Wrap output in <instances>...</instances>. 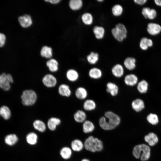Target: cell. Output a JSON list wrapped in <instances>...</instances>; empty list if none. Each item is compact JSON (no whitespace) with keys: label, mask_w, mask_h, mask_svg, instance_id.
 <instances>
[{"label":"cell","mask_w":161,"mask_h":161,"mask_svg":"<svg viewBox=\"0 0 161 161\" xmlns=\"http://www.w3.org/2000/svg\"><path fill=\"white\" fill-rule=\"evenodd\" d=\"M71 148L75 152H79L84 147V143L80 140L75 139L72 141L71 143Z\"/></svg>","instance_id":"obj_21"},{"label":"cell","mask_w":161,"mask_h":161,"mask_svg":"<svg viewBox=\"0 0 161 161\" xmlns=\"http://www.w3.org/2000/svg\"><path fill=\"white\" fill-rule=\"evenodd\" d=\"M84 145L86 149L93 152L100 151L103 148L102 142L92 136L89 137L86 139Z\"/></svg>","instance_id":"obj_2"},{"label":"cell","mask_w":161,"mask_h":161,"mask_svg":"<svg viewBox=\"0 0 161 161\" xmlns=\"http://www.w3.org/2000/svg\"><path fill=\"white\" fill-rule=\"evenodd\" d=\"M75 95L76 97L80 100L85 99L88 96V92L86 89L82 86L79 87L75 90Z\"/></svg>","instance_id":"obj_17"},{"label":"cell","mask_w":161,"mask_h":161,"mask_svg":"<svg viewBox=\"0 0 161 161\" xmlns=\"http://www.w3.org/2000/svg\"><path fill=\"white\" fill-rule=\"evenodd\" d=\"M106 92L112 96L114 97L118 94L119 88L118 86L115 83L109 82L106 83Z\"/></svg>","instance_id":"obj_8"},{"label":"cell","mask_w":161,"mask_h":161,"mask_svg":"<svg viewBox=\"0 0 161 161\" xmlns=\"http://www.w3.org/2000/svg\"><path fill=\"white\" fill-rule=\"evenodd\" d=\"M58 92L61 95L67 97H69L71 94V91L69 86L65 84H62L59 86Z\"/></svg>","instance_id":"obj_20"},{"label":"cell","mask_w":161,"mask_h":161,"mask_svg":"<svg viewBox=\"0 0 161 161\" xmlns=\"http://www.w3.org/2000/svg\"><path fill=\"white\" fill-rule=\"evenodd\" d=\"M131 106L134 111L139 112L141 111L144 108L145 104L143 100L140 98H137L132 101Z\"/></svg>","instance_id":"obj_14"},{"label":"cell","mask_w":161,"mask_h":161,"mask_svg":"<svg viewBox=\"0 0 161 161\" xmlns=\"http://www.w3.org/2000/svg\"><path fill=\"white\" fill-rule=\"evenodd\" d=\"M66 76L67 79L71 82L77 81L79 77V74L78 72L73 69H69L66 72Z\"/></svg>","instance_id":"obj_27"},{"label":"cell","mask_w":161,"mask_h":161,"mask_svg":"<svg viewBox=\"0 0 161 161\" xmlns=\"http://www.w3.org/2000/svg\"><path fill=\"white\" fill-rule=\"evenodd\" d=\"M148 121L153 125H156L159 122V119L157 115L155 114L151 113L147 117Z\"/></svg>","instance_id":"obj_39"},{"label":"cell","mask_w":161,"mask_h":161,"mask_svg":"<svg viewBox=\"0 0 161 161\" xmlns=\"http://www.w3.org/2000/svg\"><path fill=\"white\" fill-rule=\"evenodd\" d=\"M46 65L49 70L52 72H56L58 69V63L54 59H51L47 62Z\"/></svg>","instance_id":"obj_30"},{"label":"cell","mask_w":161,"mask_h":161,"mask_svg":"<svg viewBox=\"0 0 161 161\" xmlns=\"http://www.w3.org/2000/svg\"><path fill=\"white\" fill-rule=\"evenodd\" d=\"M142 13L145 18L152 20L156 17L157 12L154 9H151L148 7H145L143 8Z\"/></svg>","instance_id":"obj_9"},{"label":"cell","mask_w":161,"mask_h":161,"mask_svg":"<svg viewBox=\"0 0 161 161\" xmlns=\"http://www.w3.org/2000/svg\"><path fill=\"white\" fill-rule=\"evenodd\" d=\"M112 34L118 41H122L127 37V30L125 26L123 24L119 23L111 30Z\"/></svg>","instance_id":"obj_5"},{"label":"cell","mask_w":161,"mask_h":161,"mask_svg":"<svg viewBox=\"0 0 161 161\" xmlns=\"http://www.w3.org/2000/svg\"><path fill=\"white\" fill-rule=\"evenodd\" d=\"M61 123L60 119L56 117H51L49 118L47 122V126L48 129L51 131L56 130L57 127Z\"/></svg>","instance_id":"obj_13"},{"label":"cell","mask_w":161,"mask_h":161,"mask_svg":"<svg viewBox=\"0 0 161 161\" xmlns=\"http://www.w3.org/2000/svg\"><path fill=\"white\" fill-rule=\"evenodd\" d=\"M120 122L121 119L118 115L109 111L105 113L104 116L100 118L99 123L102 129L108 131L114 129L120 124Z\"/></svg>","instance_id":"obj_1"},{"label":"cell","mask_w":161,"mask_h":161,"mask_svg":"<svg viewBox=\"0 0 161 161\" xmlns=\"http://www.w3.org/2000/svg\"><path fill=\"white\" fill-rule=\"evenodd\" d=\"M38 137L37 134L33 132L28 133L26 137V140L27 143L31 145H36L38 141Z\"/></svg>","instance_id":"obj_23"},{"label":"cell","mask_w":161,"mask_h":161,"mask_svg":"<svg viewBox=\"0 0 161 161\" xmlns=\"http://www.w3.org/2000/svg\"><path fill=\"white\" fill-rule=\"evenodd\" d=\"M99 55L98 53L91 52L86 57L88 62L91 65L95 64L99 60Z\"/></svg>","instance_id":"obj_33"},{"label":"cell","mask_w":161,"mask_h":161,"mask_svg":"<svg viewBox=\"0 0 161 161\" xmlns=\"http://www.w3.org/2000/svg\"><path fill=\"white\" fill-rule=\"evenodd\" d=\"M22 104L26 106L33 105L37 99V95L34 90L26 89L24 90L21 96Z\"/></svg>","instance_id":"obj_4"},{"label":"cell","mask_w":161,"mask_h":161,"mask_svg":"<svg viewBox=\"0 0 161 161\" xmlns=\"http://www.w3.org/2000/svg\"><path fill=\"white\" fill-rule=\"evenodd\" d=\"M138 81L137 76L134 74H129L126 75L124 77V81L127 86H132L136 85Z\"/></svg>","instance_id":"obj_10"},{"label":"cell","mask_w":161,"mask_h":161,"mask_svg":"<svg viewBox=\"0 0 161 161\" xmlns=\"http://www.w3.org/2000/svg\"><path fill=\"white\" fill-rule=\"evenodd\" d=\"M44 85L48 88H52L55 86L57 83L56 78L51 74H47L45 75L42 79Z\"/></svg>","instance_id":"obj_6"},{"label":"cell","mask_w":161,"mask_h":161,"mask_svg":"<svg viewBox=\"0 0 161 161\" xmlns=\"http://www.w3.org/2000/svg\"><path fill=\"white\" fill-rule=\"evenodd\" d=\"M83 123V130L84 133H89L92 132L94 130V124L90 120H86Z\"/></svg>","instance_id":"obj_28"},{"label":"cell","mask_w":161,"mask_h":161,"mask_svg":"<svg viewBox=\"0 0 161 161\" xmlns=\"http://www.w3.org/2000/svg\"><path fill=\"white\" fill-rule=\"evenodd\" d=\"M136 60L132 57H128L124 60L123 64L126 68L129 70L134 69L136 66Z\"/></svg>","instance_id":"obj_22"},{"label":"cell","mask_w":161,"mask_h":161,"mask_svg":"<svg viewBox=\"0 0 161 161\" xmlns=\"http://www.w3.org/2000/svg\"><path fill=\"white\" fill-rule=\"evenodd\" d=\"M60 154L62 158L65 160L70 159L72 154V150L67 146L62 147L60 150Z\"/></svg>","instance_id":"obj_26"},{"label":"cell","mask_w":161,"mask_h":161,"mask_svg":"<svg viewBox=\"0 0 161 161\" xmlns=\"http://www.w3.org/2000/svg\"><path fill=\"white\" fill-rule=\"evenodd\" d=\"M112 75L117 78L122 77L124 74V69L123 66L119 64L114 65L111 69Z\"/></svg>","instance_id":"obj_11"},{"label":"cell","mask_w":161,"mask_h":161,"mask_svg":"<svg viewBox=\"0 0 161 161\" xmlns=\"http://www.w3.org/2000/svg\"><path fill=\"white\" fill-rule=\"evenodd\" d=\"M144 140L146 142L148 143L151 146L155 145L158 141V139L157 135L154 133L151 132L144 137Z\"/></svg>","instance_id":"obj_24"},{"label":"cell","mask_w":161,"mask_h":161,"mask_svg":"<svg viewBox=\"0 0 161 161\" xmlns=\"http://www.w3.org/2000/svg\"><path fill=\"white\" fill-rule=\"evenodd\" d=\"M93 31L96 38L98 39L103 38L104 36L105 30L102 26H95L93 29Z\"/></svg>","instance_id":"obj_29"},{"label":"cell","mask_w":161,"mask_h":161,"mask_svg":"<svg viewBox=\"0 0 161 161\" xmlns=\"http://www.w3.org/2000/svg\"><path fill=\"white\" fill-rule=\"evenodd\" d=\"M6 38L3 33H0V47H2L4 44Z\"/></svg>","instance_id":"obj_41"},{"label":"cell","mask_w":161,"mask_h":161,"mask_svg":"<svg viewBox=\"0 0 161 161\" xmlns=\"http://www.w3.org/2000/svg\"><path fill=\"white\" fill-rule=\"evenodd\" d=\"M154 2L157 5L161 6V0H155Z\"/></svg>","instance_id":"obj_44"},{"label":"cell","mask_w":161,"mask_h":161,"mask_svg":"<svg viewBox=\"0 0 161 161\" xmlns=\"http://www.w3.org/2000/svg\"><path fill=\"white\" fill-rule=\"evenodd\" d=\"M147 30L150 35H155L159 34L161 32V26L156 23H149L147 25Z\"/></svg>","instance_id":"obj_7"},{"label":"cell","mask_w":161,"mask_h":161,"mask_svg":"<svg viewBox=\"0 0 161 161\" xmlns=\"http://www.w3.org/2000/svg\"><path fill=\"white\" fill-rule=\"evenodd\" d=\"M10 83L7 74L3 73L0 75V87L4 91H8L10 88Z\"/></svg>","instance_id":"obj_12"},{"label":"cell","mask_w":161,"mask_h":161,"mask_svg":"<svg viewBox=\"0 0 161 161\" xmlns=\"http://www.w3.org/2000/svg\"><path fill=\"white\" fill-rule=\"evenodd\" d=\"M32 125L34 129L39 132H44L46 129V125L43 121L41 120H35L33 122Z\"/></svg>","instance_id":"obj_25"},{"label":"cell","mask_w":161,"mask_h":161,"mask_svg":"<svg viewBox=\"0 0 161 161\" xmlns=\"http://www.w3.org/2000/svg\"><path fill=\"white\" fill-rule=\"evenodd\" d=\"M148 83L145 80H142L137 83V89L138 91L141 93H145L148 91Z\"/></svg>","instance_id":"obj_31"},{"label":"cell","mask_w":161,"mask_h":161,"mask_svg":"<svg viewBox=\"0 0 161 161\" xmlns=\"http://www.w3.org/2000/svg\"><path fill=\"white\" fill-rule=\"evenodd\" d=\"M46 1H48L53 4H56L58 3L60 0H45Z\"/></svg>","instance_id":"obj_43"},{"label":"cell","mask_w":161,"mask_h":161,"mask_svg":"<svg viewBox=\"0 0 161 161\" xmlns=\"http://www.w3.org/2000/svg\"><path fill=\"white\" fill-rule=\"evenodd\" d=\"M97 1H99V2H102V1H103V0H97Z\"/></svg>","instance_id":"obj_46"},{"label":"cell","mask_w":161,"mask_h":161,"mask_svg":"<svg viewBox=\"0 0 161 161\" xmlns=\"http://www.w3.org/2000/svg\"><path fill=\"white\" fill-rule=\"evenodd\" d=\"M81 20L83 23L86 25H90L93 22V17L92 15L89 13H85L81 16Z\"/></svg>","instance_id":"obj_35"},{"label":"cell","mask_w":161,"mask_h":161,"mask_svg":"<svg viewBox=\"0 0 161 161\" xmlns=\"http://www.w3.org/2000/svg\"><path fill=\"white\" fill-rule=\"evenodd\" d=\"M123 11V7L119 4H115L112 7V9L113 15L115 16H120L122 14Z\"/></svg>","instance_id":"obj_38"},{"label":"cell","mask_w":161,"mask_h":161,"mask_svg":"<svg viewBox=\"0 0 161 161\" xmlns=\"http://www.w3.org/2000/svg\"><path fill=\"white\" fill-rule=\"evenodd\" d=\"M41 55L46 58H50L52 56V48L47 46L43 47L41 50Z\"/></svg>","instance_id":"obj_37"},{"label":"cell","mask_w":161,"mask_h":161,"mask_svg":"<svg viewBox=\"0 0 161 161\" xmlns=\"http://www.w3.org/2000/svg\"><path fill=\"white\" fill-rule=\"evenodd\" d=\"M81 161H90V160L88 159L84 158Z\"/></svg>","instance_id":"obj_45"},{"label":"cell","mask_w":161,"mask_h":161,"mask_svg":"<svg viewBox=\"0 0 161 161\" xmlns=\"http://www.w3.org/2000/svg\"><path fill=\"white\" fill-rule=\"evenodd\" d=\"M89 77L93 79H98L102 76L103 72L102 70L99 68L94 67L91 68L88 72Z\"/></svg>","instance_id":"obj_15"},{"label":"cell","mask_w":161,"mask_h":161,"mask_svg":"<svg viewBox=\"0 0 161 161\" xmlns=\"http://www.w3.org/2000/svg\"><path fill=\"white\" fill-rule=\"evenodd\" d=\"M97 107L95 101L92 99H87L84 102L83 108L86 111H91L95 110Z\"/></svg>","instance_id":"obj_19"},{"label":"cell","mask_w":161,"mask_h":161,"mask_svg":"<svg viewBox=\"0 0 161 161\" xmlns=\"http://www.w3.org/2000/svg\"><path fill=\"white\" fill-rule=\"evenodd\" d=\"M11 112L7 106H3L0 108V115L5 120H8L10 117Z\"/></svg>","instance_id":"obj_34"},{"label":"cell","mask_w":161,"mask_h":161,"mask_svg":"<svg viewBox=\"0 0 161 161\" xmlns=\"http://www.w3.org/2000/svg\"><path fill=\"white\" fill-rule=\"evenodd\" d=\"M18 20L21 25L24 28L30 26L32 24V20L30 16L27 15H25L20 16Z\"/></svg>","instance_id":"obj_18"},{"label":"cell","mask_w":161,"mask_h":161,"mask_svg":"<svg viewBox=\"0 0 161 161\" xmlns=\"http://www.w3.org/2000/svg\"><path fill=\"white\" fill-rule=\"evenodd\" d=\"M134 1L136 4L140 5H142L144 4L147 1L146 0H134Z\"/></svg>","instance_id":"obj_42"},{"label":"cell","mask_w":161,"mask_h":161,"mask_svg":"<svg viewBox=\"0 0 161 161\" xmlns=\"http://www.w3.org/2000/svg\"><path fill=\"white\" fill-rule=\"evenodd\" d=\"M86 114L83 110H77L74 114L73 117L74 120L78 123H83L86 120Z\"/></svg>","instance_id":"obj_16"},{"label":"cell","mask_w":161,"mask_h":161,"mask_svg":"<svg viewBox=\"0 0 161 161\" xmlns=\"http://www.w3.org/2000/svg\"><path fill=\"white\" fill-rule=\"evenodd\" d=\"M6 144L9 145H15L18 141V138L15 134H11L6 136L4 139Z\"/></svg>","instance_id":"obj_32"},{"label":"cell","mask_w":161,"mask_h":161,"mask_svg":"<svg viewBox=\"0 0 161 161\" xmlns=\"http://www.w3.org/2000/svg\"><path fill=\"white\" fill-rule=\"evenodd\" d=\"M148 38L144 37L142 38L140 42V47L143 50H147L149 47L148 44Z\"/></svg>","instance_id":"obj_40"},{"label":"cell","mask_w":161,"mask_h":161,"mask_svg":"<svg viewBox=\"0 0 161 161\" xmlns=\"http://www.w3.org/2000/svg\"><path fill=\"white\" fill-rule=\"evenodd\" d=\"M83 4L81 0H71L69 2V6L72 10H77L82 7Z\"/></svg>","instance_id":"obj_36"},{"label":"cell","mask_w":161,"mask_h":161,"mask_svg":"<svg viewBox=\"0 0 161 161\" xmlns=\"http://www.w3.org/2000/svg\"><path fill=\"white\" fill-rule=\"evenodd\" d=\"M132 154L134 157L139 159L140 157L142 161L148 160L150 155V149L149 147L144 144L135 146L133 149Z\"/></svg>","instance_id":"obj_3"}]
</instances>
